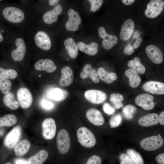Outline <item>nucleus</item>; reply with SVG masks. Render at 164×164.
<instances>
[{"label": "nucleus", "mask_w": 164, "mask_h": 164, "mask_svg": "<svg viewBox=\"0 0 164 164\" xmlns=\"http://www.w3.org/2000/svg\"><path fill=\"white\" fill-rule=\"evenodd\" d=\"M77 45L78 49L81 51L89 55H94L97 52L98 45L96 42H92L87 45L83 42H79Z\"/></svg>", "instance_id": "obj_23"}, {"label": "nucleus", "mask_w": 164, "mask_h": 164, "mask_svg": "<svg viewBox=\"0 0 164 164\" xmlns=\"http://www.w3.org/2000/svg\"><path fill=\"white\" fill-rule=\"evenodd\" d=\"M56 144L59 152L61 154H66L70 146V139L66 130H60L58 132L56 137Z\"/></svg>", "instance_id": "obj_3"}, {"label": "nucleus", "mask_w": 164, "mask_h": 164, "mask_svg": "<svg viewBox=\"0 0 164 164\" xmlns=\"http://www.w3.org/2000/svg\"><path fill=\"white\" fill-rule=\"evenodd\" d=\"M103 108L104 112L108 115L113 114L115 111L114 109L108 103H105L104 104Z\"/></svg>", "instance_id": "obj_43"}, {"label": "nucleus", "mask_w": 164, "mask_h": 164, "mask_svg": "<svg viewBox=\"0 0 164 164\" xmlns=\"http://www.w3.org/2000/svg\"><path fill=\"white\" fill-rule=\"evenodd\" d=\"M15 164H28L27 161L21 159H17L15 160Z\"/></svg>", "instance_id": "obj_49"}, {"label": "nucleus", "mask_w": 164, "mask_h": 164, "mask_svg": "<svg viewBox=\"0 0 164 164\" xmlns=\"http://www.w3.org/2000/svg\"><path fill=\"white\" fill-rule=\"evenodd\" d=\"M164 7V2L162 0H151L148 4L144 14L147 18H155L161 13Z\"/></svg>", "instance_id": "obj_4"}, {"label": "nucleus", "mask_w": 164, "mask_h": 164, "mask_svg": "<svg viewBox=\"0 0 164 164\" xmlns=\"http://www.w3.org/2000/svg\"><path fill=\"white\" fill-rule=\"evenodd\" d=\"M30 146L29 141L27 139H24L18 143L14 148L15 155L18 156H22L29 151Z\"/></svg>", "instance_id": "obj_27"}, {"label": "nucleus", "mask_w": 164, "mask_h": 164, "mask_svg": "<svg viewBox=\"0 0 164 164\" xmlns=\"http://www.w3.org/2000/svg\"><path fill=\"white\" fill-rule=\"evenodd\" d=\"M42 135L46 140H50L55 136L56 125L54 120L51 118H47L43 121L42 125Z\"/></svg>", "instance_id": "obj_8"}, {"label": "nucleus", "mask_w": 164, "mask_h": 164, "mask_svg": "<svg viewBox=\"0 0 164 164\" xmlns=\"http://www.w3.org/2000/svg\"><path fill=\"white\" fill-rule=\"evenodd\" d=\"M16 71L13 69H4L0 67V77L13 79L17 76Z\"/></svg>", "instance_id": "obj_35"}, {"label": "nucleus", "mask_w": 164, "mask_h": 164, "mask_svg": "<svg viewBox=\"0 0 164 164\" xmlns=\"http://www.w3.org/2000/svg\"><path fill=\"white\" fill-rule=\"evenodd\" d=\"M3 40V37L1 34L0 32V42H1Z\"/></svg>", "instance_id": "obj_54"}, {"label": "nucleus", "mask_w": 164, "mask_h": 164, "mask_svg": "<svg viewBox=\"0 0 164 164\" xmlns=\"http://www.w3.org/2000/svg\"><path fill=\"white\" fill-rule=\"evenodd\" d=\"M134 51V49L133 46L129 43L125 47L123 50V53L126 55H129L133 53Z\"/></svg>", "instance_id": "obj_45"}, {"label": "nucleus", "mask_w": 164, "mask_h": 164, "mask_svg": "<svg viewBox=\"0 0 164 164\" xmlns=\"http://www.w3.org/2000/svg\"><path fill=\"white\" fill-rule=\"evenodd\" d=\"M3 102L11 110L16 109L19 107V103L15 99L14 94L11 92L4 95Z\"/></svg>", "instance_id": "obj_30"}, {"label": "nucleus", "mask_w": 164, "mask_h": 164, "mask_svg": "<svg viewBox=\"0 0 164 164\" xmlns=\"http://www.w3.org/2000/svg\"><path fill=\"white\" fill-rule=\"evenodd\" d=\"M67 14L69 19L65 24L66 29L69 31L77 30L82 21L79 13L73 9H70L67 11Z\"/></svg>", "instance_id": "obj_7"}, {"label": "nucleus", "mask_w": 164, "mask_h": 164, "mask_svg": "<svg viewBox=\"0 0 164 164\" xmlns=\"http://www.w3.org/2000/svg\"><path fill=\"white\" fill-rule=\"evenodd\" d=\"M142 41V39L141 38L137 39L134 44L133 46L134 48L135 49L138 48L139 46Z\"/></svg>", "instance_id": "obj_50"}, {"label": "nucleus", "mask_w": 164, "mask_h": 164, "mask_svg": "<svg viewBox=\"0 0 164 164\" xmlns=\"http://www.w3.org/2000/svg\"><path fill=\"white\" fill-rule=\"evenodd\" d=\"M127 154L135 164H144L143 159L141 155L135 150L129 149L127 151Z\"/></svg>", "instance_id": "obj_36"}, {"label": "nucleus", "mask_w": 164, "mask_h": 164, "mask_svg": "<svg viewBox=\"0 0 164 164\" xmlns=\"http://www.w3.org/2000/svg\"><path fill=\"white\" fill-rule=\"evenodd\" d=\"M34 40L36 46L43 50H49L51 47L50 39L48 34L44 31L37 32L35 35Z\"/></svg>", "instance_id": "obj_13"}, {"label": "nucleus", "mask_w": 164, "mask_h": 164, "mask_svg": "<svg viewBox=\"0 0 164 164\" xmlns=\"http://www.w3.org/2000/svg\"><path fill=\"white\" fill-rule=\"evenodd\" d=\"M84 96L89 101L96 104L102 103L107 98V95L104 92L94 89L89 90L86 91L84 93Z\"/></svg>", "instance_id": "obj_11"}, {"label": "nucleus", "mask_w": 164, "mask_h": 164, "mask_svg": "<svg viewBox=\"0 0 164 164\" xmlns=\"http://www.w3.org/2000/svg\"><path fill=\"white\" fill-rule=\"evenodd\" d=\"M77 139L83 146L88 148L93 147L96 143V139L93 132L85 127H81L77 131Z\"/></svg>", "instance_id": "obj_1"}, {"label": "nucleus", "mask_w": 164, "mask_h": 164, "mask_svg": "<svg viewBox=\"0 0 164 164\" xmlns=\"http://www.w3.org/2000/svg\"><path fill=\"white\" fill-rule=\"evenodd\" d=\"M159 122L162 125H164V111H162L158 117Z\"/></svg>", "instance_id": "obj_48"}, {"label": "nucleus", "mask_w": 164, "mask_h": 164, "mask_svg": "<svg viewBox=\"0 0 164 164\" xmlns=\"http://www.w3.org/2000/svg\"><path fill=\"white\" fill-rule=\"evenodd\" d=\"M5 164H10L9 163H6Z\"/></svg>", "instance_id": "obj_55"}, {"label": "nucleus", "mask_w": 164, "mask_h": 164, "mask_svg": "<svg viewBox=\"0 0 164 164\" xmlns=\"http://www.w3.org/2000/svg\"><path fill=\"white\" fill-rule=\"evenodd\" d=\"M122 117L120 114H118L113 116L109 121V125L111 128L116 127L121 123Z\"/></svg>", "instance_id": "obj_38"}, {"label": "nucleus", "mask_w": 164, "mask_h": 164, "mask_svg": "<svg viewBox=\"0 0 164 164\" xmlns=\"http://www.w3.org/2000/svg\"><path fill=\"white\" fill-rule=\"evenodd\" d=\"M127 65L131 69L140 74H143L145 71V67L141 64L140 59L138 57L135 56L133 60H129Z\"/></svg>", "instance_id": "obj_31"}, {"label": "nucleus", "mask_w": 164, "mask_h": 164, "mask_svg": "<svg viewBox=\"0 0 164 164\" xmlns=\"http://www.w3.org/2000/svg\"><path fill=\"white\" fill-rule=\"evenodd\" d=\"M17 96L19 104L23 108H29L32 105L33 98L29 90L25 87H21L17 91Z\"/></svg>", "instance_id": "obj_9"}, {"label": "nucleus", "mask_w": 164, "mask_h": 164, "mask_svg": "<svg viewBox=\"0 0 164 164\" xmlns=\"http://www.w3.org/2000/svg\"><path fill=\"white\" fill-rule=\"evenodd\" d=\"M86 117L91 123L96 126L102 125L104 122V119L101 112L96 109L91 108L87 110Z\"/></svg>", "instance_id": "obj_17"}, {"label": "nucleus", "mask_w": 164, "mask_h": 164, "mask_svg": "<svg viewBox=\"0 0 164 164\" xmlns=\"http://www.w3.org/2000/svg\"><path fill=\"white\" fill-rule=\"evenodd\" d=\"M42 105L44 108L47 109H52L53 106L52 103L45 100L42 101Z\"/></svg>", "instance_id": "obj_46"}, {"label": "nucleus", "mask_w": 164, "mask_h": 164, "mask_svg": "<svg viewBox=\"0 0 164 164\" xmlns=\"http://www.w3.org/2000/svg\"><path fill=\"white\" fill-rule=\"evenodd\" d=\"M58 0H50L48 1L49 3L50 6H54L58 2Z\"/></svg>", "instance_id": "obj_52"}, {"label": "nucleus", "mask_w": 164, "mask_h": 164, "mask_svg": "<svg viewBox=\"0 0 164 164\" xmlns=\"http://www.w3.org/2000/svg\"><path fill=\"white\" fill-rule=\"evenodd\" d=\"M17 118L14 115L9 114L0 117V127H11L16 124Z\"/></svg>", "instance_id": "obj_32"}, {"label": "nucleus", "mask_w": 164, "mask_h": 164, "mask_svg": "<svg viewBox=\"0 0 164 164\" xmlns=\"http://www.w3.org/2000/svg\"><path fill=\"white\" fill-rule=\"evenodd\" d=\"M1 1V0H0V1Z\"/></svg>", "instance_id": "obj_56"}, {"label": "nucleus", "mask_w": 164, "mask_h": 164, "mask_svg": "<svg viewBox=\"0 0 164 164\" xmlns=\"http://www.w3.org/2000/svg\"><path fill=\"white\" fill-rule=\"evenodd\" d=\"M97 72L99 78L107 84L112 83L117 78V74L115 73H109L102 67H99Z\"/></svg>", "instance_id": "obj_26"}, {"label": "nucleus", "mask_w": 164, "mask_h": 164, "mask_svg": "<svg viewBox=\"0 0 164 164\" xmlns=\"http://www.w3.org/2000/svg\"><path fill=\"white\" fill-rule=\"evenodd\" d=\"M136 110V107L131 104L126 105L122 109V112L124 117L128 120L131 119L133 118Z\"/></svg>", "instance_id": "obj_34"}, {"label": "nucleus", "mask_w": 164, "mask_h": 164, "mask_svg": "<svg viewBox=\"0 0 164 164\" xmlns=\"http://www.w3.org/2000/svg\"><path fill=\"white\" fill-rule=\"evenodd\" d=\"M164 144V141L160 135H154L142 140L140 144L141 148L145 150L152 151L162 147Z\"/></svg>", "instance_id": "obj_2"}, {"label": "nucleus", "mask_w": 164, "mask_h": 164, "mask_svg": "<svg viewBox=\"0 0 164 164\" xmlns=\"http://www.w3.org/2000/svg\"><path fill=\"white\" fill-rule=\"evenodd\" d=\"M146 53L149 59L154 63H161L163 60L162 53L156 46L152 45L148 46L145 49Z\"/></svg>", "instance_id": "obj_15"}, {"label": "nucleus", "mask_w": 164, "mask_h": 164, "mask_svg": "<svg viewBox=\"0 0 164 164\" xmlns=\"http://www.w3.org/2000/svg\"><path fill=\"white\" fill-rule=\"evenodd\" d=\"M97 31L99 36L103 39L102 44L104 49L109 50L117 43V37L115 35L108 34L103 27H99Z\"/></svg>", "instance_id": "obj_10"}, {"label": "nucleus", "mask_w": 164, "mask_h": 164, "mask_svg": "<svg viewBox=\"0 0 164 164\" xmlns=\"http://www.w3.org/2000/svg\"><path fill=\"white\" fill-rule=\"evenodd\" d=\"M12 83L9 80L0 77V90L4 94L9 92L12 87Z\"/></svg>", "instance_id": "obj_37"}, {"label": "nucleus", "mask_w": 164, "mask_h": 164, "mask_svg": "<svg viewBox=\"0 0 164 164\" xmlns=\"http://www.w3.org/2000/svg\"><path fill=\"white\" fill-rule=\"evenodd\" d=\"M119 159L121 164H135L128 154L122 153L120 155Z\"/></svg>", "instance_id": "obj_42"}, {"label": "nucleus", "mask_w": 164, "mask_h": 164, "mask_svg": "<svg viewBox=\"0 0 164 164\" xmlns=\"http://www.w3.org/2000/svg\"><path fill=\"white\" fill-rule=\"evenodd\" d=\"M73 80L72 70L68 66L63 67L61 70V77L59 82L60 86L67 87L70 85Z\"/></svg>", "instance_id": "obj_20"}, {"label": "nucleus", "mask_w": 164, "mask_h": 164, "mask_svg": "<svg viewBox=\"0 0 164 164\" xmlns=\"http://www.w3.org/2000/svg\"><path fill=\"white\" fill-rule=\"evenodd\" d=\"M69 94L67 91L59 88L53 89L49 93L50 97L58 101H61L64 100L68 97Z\"/></svg>", "instance_id": "obj_29"}, {"label": "nucleus", "mask_w": 164, "mask_h": 164, "mask_svg": "<svg viewBox=\"0 0 164 164\" xmlns=\"http://www.w3.org/2000/svg\"><path fill=\"white\" fill-rule=\"evenodd\" d=\"M142 88L145 91L152 94L161 95L164 94V84L162 82L147 81L143 84Z\"/></svg>", "instance_id": "obj_16"}, {"label": "nucleus", "mask_w": 164, "mask_h": 164, "mask_svg": "<svg viewBox=\"0 0 164 164\" xmlns=\"http://www.w3.org/2000/svg\"><path fill=\"white\" fill-rule=\"evenodd\" d=\"M64 45L70 57L74 59L77 57L78 52L77 44L71 38L66 39L64 41Z\"/></svg>", "instance_id": "obj_24"}, {"label": "nucleus", "mask_w": 164, "mask_h": 164, "mask_svg": "<svg viewBox=\"0 0 164 164\" xmlns=\"http://www.w3.org/2000/svg\"><path fill=\"white\" fill-rule=\"evenodd\" d=\"M88 1L91 4L90 12H95L98 10L102 5V0H89Z\"/></svg>", "instance_id": "obj_39"}, {"label": "nucleus", "mask_w": 164, "mask_h": 164, "mask_svg": "<svg viewBox=\"0 0 164 164\" xmlns=\"http://www.w3.org/2000/svg\"><path fill=\"white\" fill-rule=\"evenodd\" d=\"M140 35L139 34L138 32L137 31H135L132 37L133 38H140Z\"/></svg>", "instance_id": "obj_53"}, {"label": "nucleus", "mask_w": 164, "mask_h": 164, "mask_svg": "<svg viewBox=\"0 0 164 164\" xmlns=\"http://www.w3.org/2000/svg\"><path fill=\"white\" fill-rule=\"evenodd\" d=\"M158 115L156 113H151L143 116L138 121V124L142 127H148L157 124L158 122Z\"/></svg>", "instance_id": "obj_22"}, {"label": "nucleus", "mask_w": 164, "mask_h": 164, "mask_svg": "<svg viewBox=\"0 0 164 164\" xmlns=\"http://www.w3.org/2000/svg\"><path fill=\"white\" fill-rule=\"evenodd\" d=\"M124 99L123 96L118 93H112L110 95V101L117 109L123 107V105L122 102Z\"/></svg>", "instance_id": "obj_33"}, {"label": "nucleus", "mask_w": 164, "mask_h": 164, "mask_svg": "<svg viewBox=\"0 0 164 164\" xmlns=\"http://www.w3.org/2000/svg\"><path fill=\"white\" fill-rule=\"evenodd\" d=\"M16 48L13 50L11 53L12 59L15 61H20L23 59L26 52V46L24 40L21 38H18L15 40Z\"/></svg>", "instance_id": "obj_14"}, {"label": "nucleus", "mask_w": 164, "mask_h": 164, "mask_svg": "<svg viewBox=\"0 0 164 164\" xmlns=\"http://www.w3.org/2000/svg\"><path fill=\"white\" fill-rule=\"evenodd\" d=\"M21 135V128L19 126L13 128L7 135L4 141L6 147L11 149L18 144Z\"/></svg>", "instance_id": "obj_6"}, {"label": "nucleus", "mask_w": 164, "mask_h": 164, "mask_svg": "<svg viewBox=\"0 0 164 164\" xmlns=\"http://www.w3.org/2000/svg\"><path fill=\"white\" fill-rule=\"evenodd\" d=\"M89 77L95 83H97L99 82V78L98 76L97 72L95 69H92Z\"/></svg>", "instance_id": "obj_44"}, {"label": "nucleus", "mask_w": 164, "mask_h": 164, "mask_svg": "<svg viewBox=\"0 0 164 164\" xmlns=\"http://www.w3.org/2000/svg\"><path fill=\"white\" fill-rule=\"evenodd\" d=\"M153 96L148 94H142L138 95L135 99V103L138 106L145 110H149L153 108L155 104Z\"/></svg>", "instance_id": "obj_12"}, {"label": "nucleus", "mask_w": 164, "mask_h": 164, "mask_svg": "<svg viewBox=\"0 0 164 164\" xmlns=\"http://www.w3.org/2000/svg\"><path fill=\"white\" fill-rule=\"evenodd\" d=\"M135 1L134 0H122V3L126 5H129L133 4Z\"/></svg>", "instance_id": "obj_51"}, {"label": "nucleus", "mask_w": 164, "mask_h": 164, "mask_svg": "<svg viewBox=\"0 0 164 164\" xmlns=\"http://www.w3.org/2000/svg\"><path fill=\"white\" fill-rule=\"evenodd\" d=\"M35 69L38 70H44L49 73L55 71L56 66L53 61L49 59H41L37 61L34 65Z\"/></svg>", "instance_id": "obj_21"}, {"label": "nucleus", "mask_w": 164, "mask_h": 164, "mask_svg": "<svg viewBox=\"0 0 164 164\" xmlns=\"http://www.w3.org/2000/svg\"><path fill=\"white\" fill-rule=\"evenodd\" d=\"M155 160L159 164H164V154L162 153L157 155Z\"/></svg>", "instance_id": "obj_47"}, {"label": "nucleus", "mask_w": 164, "mask_h": 164, "mask_svg": "<svg viewBox=\"0 0 164 164\" xmlns=\"http://www.w3.org/2000/svg\"><path fill=\"white\" fill-rule=\"evenodd\" d=\"M135 28L134 21L131 19L126 20L121 28L120 36L121 39L125 41L131 37Z\"/></svg>", "instance_id": "obj_19"}, {"label": "nucleus", "mask_w": 164, "mask_h": 164, "mask_svg": "<svg viewBox=\"0 0 164 164\" xmlns=\"http://www.w3.org/2000/svg\"><path fill=\"white\" fill-rule=\"evenodd\" d=\"M62 10L61 5L59 4H57L52 10L44 14L43 17V21L45 23L49 25L56 21L58 19V15L61 14Z\"/></svg>", "instance_id": "obj_18"}, {"label": "nucleus", "mask_w": 164, "mask_h": 164, "mask_svg": "<svg viewBox=\"0 0 164 164\" xmlns=\"http://www.w3.org/2000/svg\"><path fill=\"white\" fill-rule=\"evenodd\" d=\"M48 152L44 150L39 151L35 155L30 156L27 160L28 164H42L47 159Z\"/></svg>", "instance_id": "obj_25"}, {"label": "nucleus", "mask_w": 164, "mask_h": 164, "mask_svg": "<svg viewBox=\"0 0 164 164\" xmlns=\"http://www.w3.org/2000/svg\"><path fill=\"white\" fill-rule=\"evenodd\" d=\"M102 159L101 157L97 155H93L86 160L84 164H101Z\"/></svg>", "instance_id": "obj_41"}, {"label": "nucleus", "mask_w": 164, "mask_h": 164, "mask_svg": "<svg viewBox=\"0 0 164 164\" xmlns=\"http://www.w3.org/2000/svg\"><path fill=\"white\" fill-rule=\"evenodd\" d=\"M3 15L7 20L14 23L21 22L25 17L22 10L14 7H8L5 8L3 11Z\"/></svg>", "instance_id": "obj_5"}, {"label": "nucleus", "mask_w": 164, "mask_h": 164, "mask_svg": "<svg viewBox=\"0 0 164 164\" xmlns=\"http://www.w3.org/2000/svg\"><path fill=\"white\" fill-rule=\"evenodd\" d=\"M125 73L129 79L131 87L135 88L139 85L141 79L138 73L131 69H128L125 71Z\"/></svg>", "instance_id": "obj_28"}, {"label": "nucleus", "mask_w": 164, "mask_h": 164, "mask_svg": "<svg viewBox=\"0 0 164 164\" xmlns=\"http://www.w3.org/2000/svg\"><path fill=\"white\" fill-rule=\"evenodd\" d=\"M92 69L91 65L89 64L85 65L83 67V71L80 73V76L82 79H85L89 77Z\"/></svg>", "instance_id": "obj_40"}]
</instances>
